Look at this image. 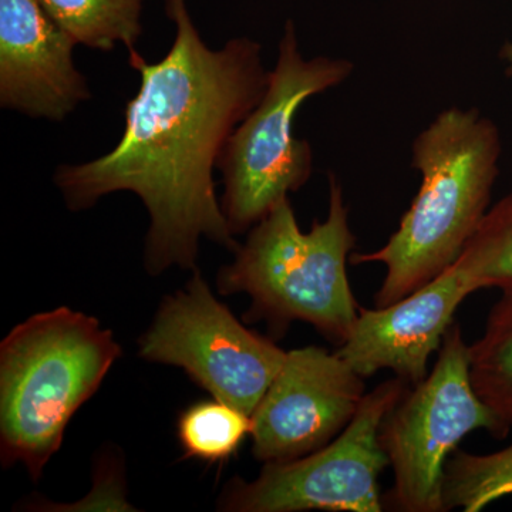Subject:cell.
<instances>
[{
    "instance_id": "cell-1",
    "label": "cell",
    "mask_w": 512,
    "mask_h": 512,
    "mask_svg": "<svg viewBox=\"0 0 512 512\" xmlns=\"http://www.w3.org/2000/svg\"><path fill=\"white\" fill-rule=\"evenodd\" d=\"M165 12L175 25L170 52L157 63L128 52L140 89L128 100L117 146L89 163L60 165L55 173L72 211L89 210L119 191L143 201L150 215L144 265L153 276L171 266L195 271L201 238L238 251L215 191L214 167L269 82L258 42L235 37L212 50L185 0H165Z\"/></svg>"
},
{
    "instance_id": "cell-2",
    "label": "cell",
    "mask_w": 512,
    "mask_h": 512,
    "mask_svg": "<svg viewBox=\"0 0 512 512\" xmlns=\"http://www.w3.org/2000/svg\"><path fill=\"white\" fill-rule=\"evenodd\" d=\"M500 130L476 109L440 113L413 143L420 190L384 247L350 264L386 266L375 308L392 305L453 266L490 210L500 174Z\"/></svg>"
},
{
    "instance_id": "cell-3",
    "label": "cell",
    "mask_w": 512,
    "mask_h": 512,
    "mask_svg": "<svg viewBox=\"0 0 512 512\" xmlns=\"http://www.w3.org/2000/svg\"><path fill=\"white\" fill-rule=\"evenodd\" d=\"M329 211L301 231L285 198L249 232L232 264L217 276L221 295L247 293L248 323L265 320L276 338L296 320L309 323L333 345L349 339L360 306L349 284L348 261L356 238L338 177H329Z\"/></svg>"
},
{
    "instance_id": "cell-4",
    "label": "cell",
    "mask_w": 512,
    "mask_h": 512,
    "mask_svg": "<svg viewBox=\"0 0 512 512\" xmlns=\"http://www.w3.org/2000/svg\"><path fill=\"white\" fill-rule=\"evenodd\" d=\"M121 346L99 320L67 306L36 313L0 345V457L42 477L74 413L99 390Z\"/></svg>"
},
{
    "instance_id": "cell-5",
    "label": "cell",
    "mask_w": 512,
    "mask_h": 512,
    "mask_svg": "<svg viewBox=\"0 0 512 512\" xmlns=\"http://www.w3.org/2000/svg\"><path fill=\"white\" fill-rule=\"evenodd\" d=\"M352 73L348 59H305L293 22L286 23L265 94L229 138L217 164L224 174L221 207L232 234L254 228L308 183L313 151L308 141L293 136L296 111L309 97L339 86Z\"/></svg>"
},
{
    "instance_id": "cell-6",
    "label": "cell",
    "mask_w": 512,
    "mask_h": 512,
    "mask_svg": "<svg viewBox=\"0 0 512 512\" xmlns=\"http://www.w3.org/2000/svg\"><path fill=\"white\" fill-rule=\"evenodd\" d=\"M504 439L510 429L478 397L470 379V346L451 325L429 376L410 387L380 424L379 440L393 470L384 510L444 512L448 458L471 431Z\"/></svg>"
},
{
    "instance_id": "cell-7",
    "label": "cell",
    "mask_w": 512,
    "mask_h": 512,
    "mask_svg": "<svg viewBox=\"0 0 512 512\" xmlns=\"http://www.w3.org/2000/svg\"><path fill=\"white\" fill-rule=\"evenodd\" d=\"M410 387L397 376L380 383L335 440L296 460L265 463L254 481L234 478L222 491L218 510L382 512L379 480L390 463L380 444V424Z\"/></svg>"
},
{
    "instance_id": "cell-8",
    "label": "cell",
    "mask_w": 512,
    "mask_h": 512,
    "mask_svg": "<svg viewBox=\"0 0 512 512\" xmlns=\"http://www.w3.org/2000/svg\"><path fill=\"white\" fill-rule=\"evenodd\" d=\"M138 356L180 367L215 400L252 416L284 366L286 352L242 325L197 268L184 289L165 296L138 339Z\"/></svg>"
},
{
    "instance_id": "cell-9",
    "label": "cell",
    "mask_w": 512,
    "mask_h": 512,
    "mask_svg": "<svg viewBox=\"0 0 512 512\" xmlns=\"http://www.w3.org/2000/svg\"><path fill=\"white\" fill-rule=\"evenodd\" d=\"M365 396V379L338 352L318 346L286 352L251 416L252 454L264 464L308 456L349 426Z\"/></svg>"
},
{
    "instance_id": "cell-10",
    "label": "cell",
    "mask_w": 512,
    "mask_h": 512,
    "mask_svg": "<svg viewBox=\"0 0 512 512\" xmlns=\"http://www.w3.org/2000/svg\"><path fill=\"white\" fill-rule=\"evenodd\" d=\"M478 292L457 264L430 284L383 308H360L349 339L336 352L363 379L392 370L414 387L429 376L454 315Z\"/></svg>"
},
{
    "instance_id": "cell-11",
    "label": "cell",
    "mask_w": 512,
    "mask_h": 512,
    "mask_svg": "<svg viewBox=\"0 0 512 512\" xmlns=\"http://www.w3.org/2000/svg\"><path fill=\"white\" fill-rule=\"evenodd\" d=\"M76 45L39 0H0V106L66 119L92 94L74 64Z\"/></svg>"
},
{
    "instance_id": "cell-12",
    "label": "cell",
    "mask_w": 512,
    "mask_h": 512,
    "mask_svg": "<svg viewBox=\"0 0 512 512\" xmlns=\"http://www.w3.org/2000/svg\"><path fill=\"white\" fill-rule=\"evenodd\" d=\"M77 45L111 52L123 45L136 50L141 36L143 0H39Z\"/></svg>"
},
{
    "instance_id": "cell-13",
    "label": "cell",
    "mask_w": 512,
    "mask_h": 512,
    "mask_svg": "<svg viewBox=\"0 0 512 512\" xmlns=\"http://www.w3.org/2000/svg\"><path fill=\"white\" fill-rule=\"evenodd\" d=\"M470 379L485 406L512 429V291L501 292L470 345Z\"/></svg>"
},
{
    "instance_id": "cell-14",
    "label": "cell",
    "mask_w": 512,
    "mask_h": 512,
    "mask_svg": "<svg viewBox=\"0 0 512 512\" xmlns=\"http://www.w3.org/2000/svg\"><path fill=\"white\" fill-rule=\"evenodd\" d=\"M512 495V444L490 454L457 450L444 471V511L478 512Z\"/></svg>"
},
{
    "instance_id": "cell-15",
    "label": "cell",
    "mask_w": 512,
    "mask_h": 512,
    "mask_svg": "<svg viewBox=\"0 0 512 512\" xmlns=\"http://www.w3.org/2000/svg\"><path fill=\"white\" fill-rule=\"evenodd\" d=\"M251 431V416L215 399L192 404L177 424L184 457L211 464L234 456Z\"/></svg>"
},
{
    "instance_id": "cell-16",
    "label": "cell",
    "mask_w": 512,
    "mask_h": 512,
    "mask_svg": "<svg viewBox=\"0 0 512 512\" xmlns=\"http://www.w3.org/2000/svg\"><path fill=\"white\" fill-rule=\"evenodd\" d=\"M456 264L477 291H512V192L488 210Z\"/></svg>"
},
{
    "instance_id": "cell-17",
    "label": "cell",
    "mask_w": 512,
    "mask_h": 512,
    "mask_svg": "<svg viewBox=\"0 0 512 512\" xmlns=\"http://www.w3.org/2000/svg\"><path fill=\"white\" fill-rule=\"evenodd\" d=\"M501 59L507 64L505 72H507L508 76L512 77V42L507 43L503 50H501Z\"/></svg>"
}]
</instances>
